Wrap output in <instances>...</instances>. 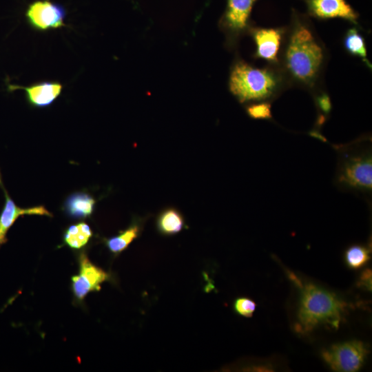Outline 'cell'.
I'll use <instances>...</instances> for the list:
<instances>
[{
  "mask_svg": "<svg viewBox=\"0 0 372 372\" xmlns=\"http://www.w3.org/2000/svg\"><path fill=\"white\" fill-rule=\"evenodd\" d=\"M347 307V302L320 287L313 284L302 286L296 330L308 333L320 325L337 329Z\"/></svg>",
  "mask_w": 372,
  "mask_h": 372,
  "instance_id": "cell-1",
  "label": "cell"
},
{
  "mask_svg": "<svg viewBox=\"0 0 372 372\" xmlns=\"http://www.w3.org/2000/svg\"><path fill=\"white\" fill-rule=\"evenodd\" d=\"M323 59L321 48L311 32L298 26L291 34L286 52V63L291 74L309 83L316 77Z\"/></svg>",
  "mask_w": 372,
  "mask_h": 372,
  "instance_id": "cell-2",
  "label": "cell"
},
{
  "mask_svg": "<svg viewBox=\"0 0 372 372\" xmlns=\"http://www.w3.org/2000/svg\"><path fill=\"white\" fill-rule=\"evenodd\" d=\"M276 86L277 79L271 72L244 63H237L230 75V90L242 103L269 98Z\"/></svg>",
  "mask_w": 372,
  "mask_h": 372,
  "instance_id": "cell-3",
  "label": "cell"
},
{
  "mask_svg": "<svg viewBox=\"0 0 372 372\" xmlns=\"http://www.w3.org/2000/svg\"><path fill=\"white\" fill-rule=\"evenodd\" d=\"M343 187L360 192L372 190V156L369 151L344 157L337 174Z\"/></svg>",
  "mask_w": 372,
  "mask_h": 372,
  "instance_id": "cell-4",
  "label": "cell"
},
{
  "mask_svg": "<svg viewBox=\"0 0 372 372\" xmlns=\"http://www.w3.org/2000/svg\"><path fill=\"white\" fill-rule=\"evenodd\" d=\"M367 354L362 342L352 340L331 345L322 352V357L333 371L353 372L360 369Z\"/></svg>",
  "mask_w": 372,
  "mask_h": 372,
  "instance_id": "cell-5",
  "label": "cell"
},
{
  "mask_svg": "<svg viewBox=\"0 0 372 372\" xmlns=\"http://www.w3.org/2000/svg\"><path fill=\"white\" fill-rule=\"evenodd\" d=\"M66 16L64 6L50 0H36L28 5L25 12L29 26L41 32L65 27Z\"/></svg>",
  "mask_w": 372,
  "mask_h": 372,
  "instance_id": "cell-6",
  "label": "cell"
},
{
  "mask_svg": "<svg viewBox=\"0 0 372 372\" xmlns=\"http://www.w3.org/2000/svg\"><path fill=\"white\" fill-rule=\"evenodd\" d=\"M108 274L94 265L85 253L79 256V274L72 277V289L75 298L83 300L91 291H99L101 285L108 279Z\"/></svg>",
  "mask_w": 372,
  "mask_h": 372,
  "instance_id": "cell-7",
  "label": "cell"
},
{
  "mask_svg": "<svg viewBox=\"0 0 372 372\" xmlns=\"http://www.w3.org/2000/svg\"><path fill=\"white\" fill-rule=\"evenodd\" d=\"M6 84L8 92L24 90L27 103L34 108L50 107L59 97L63 89V85L59 81H43L24 87L11 84L6 79Z\"/></svg>",
  "mask_w": 372,
  "mask_h": 372,
  "instance_id": "cell-8",
  "label": "cell"
},
{
  "mask_svg": "<svg viewBox=\"0 0 372 372\" xmlns=\"http://www.w3.org/2000/svg\"><path fill=\"white\" fill-rule=\"evenodd\" d=\"M4 194L5 203L0 214V247L8 241L6 237L8 231L20 216L24 215L53 216L52 214L43 205L27 208L20 207L15 204L5 189Z\"/></svg>",
  "mask_w": 372,
  "mask_h": 372,
  "instance_id": "cell-9",
  "label": "cell"
},
{
  "mask_svg": "<svg viewBox=\"0 0 372 372\" xmlns=\"http://www.w3.org/2000/svg\"><path fill=\"white\" fill-rule=\"evenodd\" d=\"M311 14L320 19L342 18L356 23L358 14L345 0H307Z\"/></svg>",
  "mask_w": 372,
  "mask_h": 372,
  "instance_id": "cell-10",
  "label": "cell"
},
{
  "mask_svg": "<svg viewBox=\"0 0 372 372\" xmlns=\"http://www.w3.org/2000/svg\"><path fill=\"white\" fill-rule=\"evenodd\" d=\"M96 203V199L88 192H76L65 198L61 209L71 218L85 219L92 215Z\"/></svg>",
  "mask_w": 372,
  "mask_h": 372,
  "instance_id": "cell-11",
  "label": "cell"
},
{
  "mask_svg": "<svg viewBox=\"0 0 372 372\" xmlns=\"http://www.w3.org/2000/svg\"><path fill=\"white\" fill-rule=\"evenodd\" d=\"M254 39L257 46L256 55L259 58L274 61L281 39V32L276 29H258L254 32Z\"/></svg>",
  "mask_w": 372,
  "mask_h": 372,
  "instance_id": "cell-12",
  "label": "cell"
},
{
  "mask_svg": "<svg viewBox=\"0 0 372 372\" xmlns=\"http://www.w3.org/2000/svg\"><path fill=\"white\" fill-rule=\"evenodd\" d=\"M256 0H227L225 20L230 28L240 30L247 25Z\"/></svg>",
  "mask_w": 372,
  "mask_h": 372,
  "instance_id": "cell-13",
  "label": "cell"
},
{
  "mask_svg": "<svg viewBox=\"0 0 372 372\" xmlns=\"http://www.w3.org/2000/svg\"><path fill=\"white\" fill-rule=\"evenodd\" d=\"M92 235L90 225L85 222H79L70 225L64 231L63 242L70 249L78 250L89 242Z\"/></svg>",
  "mask_w": 372,
  "mask_h": 372,
  "instance_id": "cell-14",
  "label": "cell"
},
{
  "mask_svg": "<svg viewBox=\"0 0 372 372\" xmlns=\"http://www.w3.org/2000/svg\"><path fill=\"white\" fill-rule=\"evenodd\" d=\"M157 225L161 233L172 235L179 232L183 229L184 219L179 211L175 209L169 208L159 215Z\"/></svg>",
  "mask_w": 372,
  "mask_h": 372,
  "instance_id": "cell-15",
  "label": "cell"
},
{
  "mask_svg": "<svg viewBox=\"0 0 372 372\" xmlns=\"http://www.w3.org/2000/svg\"><path fill=\"white\" fill-rule=\"evenodd\" d=\"M140 231L136 224L130 226L117 236L105 240V244L109 250L113 254H119L124 251L130 244L137 238Z\"/></svg>",
  "mask_w": 372,
  "mask_h": 372,
  "instance_id": "cell-16",
  "label": "cell"
},
{
  "mask_svg": "<svg viewBox=\"0 0 372 372\" xmlns=\"http://www.w3.org/2000/svg\"><path fill=\"white\" fill-rule=\"evenodd\" d=\"M370 259V250L364 245H355L349 247L344 253L347 265L351 269H359Z\"/></svg>",
  "mask_w": 372,
  "mask_h": 372,
  "instance_id": "cell-17",
  "label": "cell"
},
{
  "mask_svg": "<svg viewBox=\"0 0 372 372\" xmlns=\"http://www.w3.org/2000/svg\"><path fill=\"white\" fill-rule=\"evenodd\" d=\"M344 45L349 52L366 60V50L364 39L355 28L350 29L347 32Z\"/></svg>",
  "mask_w": 372,
  "mask_h": 372,
  "instance_id": "cell-18",
  "label": "cell"
},
{
  "mask_svg": "<svg viewBox=\"0 0 372 372\" xmlns=\"http://www.w3.org/2000/svg\"><path fill=\"white\" fill-rule=\"evenodd\" d=\"M248 115L254 119L271 118V105L268 103L253 104L247 107Z\"/></svg>",
  "mask_w": 372,
  "mask_h": 372,
  "instance_id": "cell-19",
  "label": "cell"
},
{
  "mask_svg": "<svg viewBox=\"0 0 372 372\" xmlns=\"http://www.w3.org/2000/svg\"><path fill=\"white\" fill-rule=\"evenodd\" d=\"M256 307V303L247 298H239L234 302V309L240 316L251 317Z\"/></svg>",
  "mask_w": 372,
  "mask_h": 372,
  "instance_id": "cell-20",
  "label": "cell"
},
{
  "mask_svg": "<svg viewBox=\"0 0 372 372\" xmlns=\"http://www.w3.org/2000/svg\"><path fill=\"white\" fill-rule=\"evenodd\" d=\"M317 103L319 108L326 114H329L331 110V103L328 95L324 94L317 99Z\"/></svg>",
  "mask_w": 372,
  "mask_h": 372,
  "instance_id": "cell-21",
  "label": "cell"
},
{
  "mask_svg": "<svg viewBox=\"0 0 372 372\" xmlns=\"http://www.w3.org/2000/svg\"><path fill=\"white\" fill-rule=\"evenodd\" d=\"M359 285L366 288L371 291V271L364 270L360 278Z\"/></svg>",
  "mask_w": 372,
  "mask_h": 372,
  "instance_id": "cell-22",
  "label": "cell"
},
{
  "mask_svg": "<svg viewBox=\"0 0 372 372\" xmlns=\"http://www.w3.org/2000/svg\"><path fill=\"white\" fill-rule=\"evenodd\" d=\"M310 136H313V137H315V138H317L322 141H326V138L322 135L320 134L319 132H316V131H312L309 133Z\"/></svg>",
  "mask_w": 372,
  "mask_h": 372,
  "instance_id": "cell-23",
  "label": "cell"
},
{
  "mask_svg": "<svg viewBox=\"0 0 372 372\" xmlns=\"http://www.w3.org/2000/svg\"><path fill=\"white\" fill-rule=\"evenodd\" d=\"M0 185L2 186V181H1V173H0ZM3 187V186H2Z\"/></svg>",
  "mask_w": 372,
  "mask_h": 372,
  "instance_id": "cell-24",
  "label": "cell"
}]
</instances>
